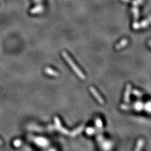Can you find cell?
Here are the masks:
<instances>
[{
	"label": "cell",
	"instance_id": "cell-1",
	"mask_svg": "<svg viewBox=\"0 0 151 151\" xmlns=\"http://www.w3.org/2000/svg\"><path fill=\"white\" fill-rule=\"evenodd\" d=\"M62 56L65 59V60L67 61L68 64L70 66L71 68L73 69V70L74 71V73L77 74V76H78L79 78H81V79H86V76H85V75L84 74V73H82L81 71V69L77 66V65L74 63V61L71 58L70 56L68 54V53L66 52H62Z\"/></svg>",
	"mask_w": 151,
	"mask_h": 151
},
{
	"label": "cell",
	"instance_id": "cell-2",
	"mask_svg": "<svg viewBox=\"0 0 151 151\" xmlns=\"http://www.w3.org/2000/svg\"><path fill=\"white\" fill-rule=\"evenodd\" d=\"M89 90H90V92L92 93L93 96H94V98L96 99V100L98 101V102L100 104H103L105 103L104 101V99H103V98L100 96V94L98 93V92L97 91L96 89L94 88V87H89Z\"/></svg>",
	"mask_w": 151,
	"mask_h": 151
},
{
	"label": "cell",
	"instance_id": "cell-3",
	"mask_svg": "<svg viewBox=\"0 0 151 151\" xmlns=\"http://www.w3.org/2000/svg\"><path fill=\"white\" fill-rule=\"evenodd\" d=\"M132 89V85L129 84L127 86H126L125 91L124 94V101L125 103H129L130 102V92H131Z\"/></svg>",
	"mask_w": 151,
	"mask_h": 151
},
{
	"label": "cell",
	"instance_id": "cell-4",
	"mask_svg": "<svg viewBox=\"0 0 151 151\" xmlns=\"http://www.w3.org/2000/svg\"><path fill=\"white\" fill-rule=\"evenodd\" d=\"M144 142L142 139H139V141L137 142V144L136 145V147H135V150L134 151H141V149H142L144 146Z\"/></svg>",
	"mask_w": 151,
	"mask_h": 151
},
{
	"label": "cell",
	"instance_id": "cell-5",
	"mask_svg": "<svg viewBox=\"0 0 151 151\" xmlns=\"http://www.w3.org/2000/svg\"><path fill=\"white\" fill-rule=\"evenodd\" d=\"M127 44H128V40H127V39H123V40H122L119 44H118L117 45H116L115 47L116 49L119 50V49H122V48H123V47L125 46Z\"/></svg>",
	"mask_w": 151,
	"mask_h": 151
},
{
	"label": "cell",
	"instance_id": "cell-6",
	"mask_svg": "<svg viewBox=\"0 0 151 151\" xmlns=\"http://www.w3.org/2000/svg\"><path fill=\"white\" fill-rule=\"evenodd\" d=\"M134 94H135V95H136L137 97H139V98L141 97L142 95V93H141V92H140L138 90H135V89L134 90Z\"/></svg>",
	"mask_w": 151,
	"mask_h": 151
},
{
	"label": "cell",
	"instance_id": "cell-7",
	"mask_svg": "<svg viewBox=\"0 0 151 151\" xmlns=\"http://www.w3.org/2000/svg\"><path fill=\"white\" fill-rule=\"evenodd\" d=\"M96 123L97 126H98V127H102V122H101V120L100 119H99V118H98V119L96 120Z\"/></svg>",
	"mask_w": 151,
	"mask_h": 151
},
{
	"label": "cell",
	"instance_id": "cell-8",
	"mask_svg": "<svg viewBox=\"0 0 151 151\" xmlns=\"http://www.w3.org/2000/svg\"><path fill=\"white\" fill-rule=\"evenodd\" d=\"M120 108L122 109H123V110H129L130 109V108L128 106H127V105H122V106H120Z\"/></svg>",
	"mask_w": 151,
	"mask_h": 151
},
{
	"label": "cell",
	"instance_id": "cell-9",
	"mask_svg": "<svg viewBox=\"0 0 151 151\" xmlns=\"http://www.w3.org/2000/svg\"><path fill=\"white\" fill-rule=\"evenodd\" d=\"M149 45H150V46L151 47V40H150L149 42Z\"/></svg>",
	"mask_w": 151,
	"mask_h": 151
}]
</instances>
